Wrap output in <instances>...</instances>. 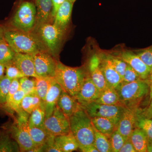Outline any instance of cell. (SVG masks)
<instances>
[{
    "label": "cell",
    "mask_w": 152,
    "mask_h": 152,
    "mask_svg": "<svg viewBox=\"0 0 152 152\" xmlns=\"http://www.w3.org/2000/svg\"><path fill=\"white\" fill-rule=\"evenodd\" d=\"M57 107L66 116L69 118L81 106L78 102L75 97L71 96L63 90L57 102Z\"/></svg>",
    "instance_id": "obj_19"
},
{
    "label": "cell",
    "mask_w": 152,
    "mask_h": 152,
    "mask_svg": "<svg viewBox=\"0 0 152 152\" xmlns=\"http://www.w3.org/2000/svg\"><path fill=\"white\" fill-rule=\"evenodd\" d=\"M88 69L89 75L94 83L101 91H102L108 86L101 69L99 57L96 54L90 58Z\"/></svg>",
    "instance_id": "obj_15"
},
{
    "label": "cell",
    "mask_w": 152,
    "mask_h": 152,
    "mask_svg": "<svg viewBox=\"0 0 152 152\" xmlns=\"http://www.w3.org/2000/svg\"><path fill=\"white\" fill-rule=\"evenodd\" d=\"M63 90L61 86L57 83L55 78L54 79L44 102L45 118L50 116L53 113L56 107L57 102Z\"/></svg>",
    "instance_id": "obj_18"
},
{
    "label": "cell",
    "mask_w": 152,
    "mask_h": 152,
    "mask_svg": "<svg viewBox=\"0 0 152 152\" xmlns=\"http://www.w3.org/2000/svg\"><path fill=\"white\" fill-rule=\"evenodd\" d=\"M138 108L126 107L117 125V130L126 140L129 138L131 134L136 128Z\"/></svg>",
    "instance_id": "obj_12"
},
{
    "label": "cell",
    "mask_w": 152,
    "mask_h": 152,
    "mask_svg": "<svg viewBox=\"0 0 152 152\" xmlns=\"http://www.w3.org/2000/svg\"><path fill=\"white\" fill-rule=\"evenodd\" d=\"M37 16L35 26L37 30L41 25L48 23L50 17L52 16V0H37Z\"/></svg>",
    "instance_id": "obj_21"
},
{
    "label": "cell",
    "mask_w": 152,
    "mask_h": 152,
    "mask_svg": "<svg viewBox=\"0 0 152 152\" xmlns=\"http://www.w3.org/2000/svg\"><path fill=\"white\" fill-rule=\"evenodd\" d=\"M151 95H152V86L151 87Z\"/></svg>",
    "instance_id": "obj_50"
},
{
    "label": "cell",
    "mask_w": 152,
    "mask_h": 152,
    "mask_svg": "<svg viewBox=\"0 0 152 152\" xmlns=\"http://www.w3.org/2000/svg\"><path fill=\"white\" fill-rule=\"evenodd\" d=\"M44 126L50 134L54 137L66 134L71 132L69 118L57 106L52 115L46 118Z\"/></svg>",
    "instance_id": "obj_9"
},
{
    "label": "cell",
    "mask_w": 152,
    "mask_h": 152,
    "mask_svg": "<svg viewBox=\"0 0 152 152\" xmlns=\"http://www.w3.org/2000/svg\"><path fill=\"white\" fill-rule=\"evenodd\" d=\"M36 16L37 9L34 4L30 2H24L17 9L11 24L15 29L31 32L35 26Z\"/></svg>",
    "instance_id": "obj_6"
},
{
    "label": "cell",
    "mask_w": 152,
    "mask_h": 152,
    "mask_svg": "<svg viewBox=\"0 0 152 152\" xmlns=\"http://www.w3.org/2000/svg\"><path fill=\"white\" fill-rule=\"evenodd\" d=\"M150 68L152 66V46L143 50L137 54Z\"/></svg>",
    "instance_id": "obj_40"
},
{
    "label": "cell",
    "mask_w": 152,
    "mask_h": 152,
    "mask_svg": "<svg viewBox=\"0 0 152 152\" xmlns=\"http://www.w3.org/2000/svg\"><path fill=\"white\" fill-rule=\"evenodd\" d=\"M147 152H152V140H148V141Z\"/></svg>",
    "instance_id": "obj_48"
},
{
    "label": "cell",
    "mask_w": 152,
    "mask_h": 152,
    "mask_svg": "<svg viewBox=\"0 0 152 152\" xmlns=\"http://www.w3.org/2000/svg\"><path fill=\"white\" fill-rule=\"evenodd\" d=\"M65 1L66 0H52V10L51 15L52 17L55 18L58 10Z\"/></svg>",
    "instance_id": "obj_43"
},
{
    "label": "cell",
    "mask_w": 152,
    "mask_h": 152,
    "mask_svg": "<svg viewBox=\"0 0 152 152\" xmlns=\"http://www.w3.org/2000/svg\"><path fill=\"white\" fill-rule=\"evenodd\" d=\"M115 89L124 107L138 108L149 93L151 86L148 80H140L129 83L122 82Z\"/></svg>",
    "instance_id": "obj_3"
},
{
    "label": "cell",
    "mask_w": 152,
    "mask_h": 152,
    "mask_svg": "<svg viewBox=\"0 0 152 152\" xmlns=\"http://www.w3.org/2000/svg\"><path fill=\"white\" fill-rule=\"evenodd\" d=\"M4 32L2 27L0 26V42L4 39Z\"/></svg>",
    "instance_id": "obj_47"
},
{
    "label": "cell",
    "mask_w": 152,
    "mask_h": 152,
    "mask_svg": "<svg viewBox=\"0 0 152 152\" xmlns=\"http://www.w3.org/2000/svg\"><path fill=\"white\" fill-rule=\"evenodd\" d=\"M142 80L138 74L129 65L127 64L125 70L122 82L129 83Z\"/></svg>",
    "instance_id": "obj_39"
},
{
    "label": "cell",
    "mask_w": 152,
    "mask_h": 152,
    "mask_svg": "<svg viewBox=\"0 0 152 152\" xmlns=\"http://www.w3.org/2000/svg\"><path fill=\"white\" fill-rule=\"evenodd\" d=\"M15 53L5 39L0 42V63L6 65L12 61Z\"/></svg>",
    "instance_id": "obj_31"
},
{
    "label": "cell",
    "mask_w": 152,
    "mask_h": 152,
    "mask_svg": "<svg viewBox=\"0 0 152 152\" xmlns=\"http://www.w3.org/2000/svg\"><path fill=\"white\" fill-rule=\"evenodd\" d=\"M148 81L149 83L150 84V86H152V66L151 68V72H150V74L149 75V76L148 78Z\"/></svg>",
    "instance_id": "obj_49"
},
{
    "label": "cell",
    "mask_w": 152,
    "mask_h": 152,
    "mask_svg": "<svg viewBox=\"0 0 152 152\" xmlns=\"http://www.w3.org/2000/svg\"><path fill=\"white\" fill-rule=\"evenodd\" d=\"M119 58L132 67L142 80H147L148 78L151 69L145 64L137 55L125 51L121 53Z\"/></svg>",
    "instance_id": "obj_14"
},
{
    "label": "cell",
    "mask_w": 152,
    "mask_h": 152,
    "mask_svg": "<svg viewBox=\"0 0 152 152\" xmlns=\"http://www.w3.org/2000/svg\"><path fill=\"white\" fill-rule=\"evenodd\" d=\"M20 89V88L19 79H16L12 80L9 88L8 93L7 96L5 104L8 103L10 101L13 95Z\"/></svg>",
    "instance_id": "obj_41"
},
{
    "label": "cell",
    "mask_w": 152,
    "mask_h": 152,
    "mask_svg": "<svg viewBox=\"0 0 152 152\" xmlns=\"http://www.w3.org/2000/svg\"><path fill=\"white\" fill-rule=\"evenodd\" d=\"M136 127L143 131L148 140H152V118H145L140 114L139 108L137 111Z\"/></svg>",
    "instance_id": "obj_33"
},
{
    "label": "cell",
    "mask_w": 152,
    "mask_h": 152,
    "mask_svg": "<svg viewBox=\"0 0 152 152\" xmlns=\"http://www.w3.org/2000/svg\"><path fill=\"white\" fill-rule=\"evenodd\" d=\"M13 62L26 77H39L36 73L32 55L16 53Z\"/></svg>",
    "instance_id": "obj_16"
},
{
    "label": "cell",
    "mask_w": 152,
    "mask_h": 152,
    "mask_svg": "<svg viewBox=\"0 0 152 152\" xmlns=\"http://www.w3.org/2000/svg\"><path fill=\"white\" fill-rule=\"evenodd\" d=\"M36 73L38 77L54 78L58 61L46 51H39L32 55Z\"/></svg>",
    "instance_id": "obj_10"
},
{
    "label": "cell",
    "mask_w": 152,
    "mask_h": 152,
    "mask_svg": "<svg viewBox=\"0 0 152 152\" xmlns=\"http://www.w3.org/2000/svg\"><path fill=\"white\" fill-rule=\"evenodd\" d=\"M26 95L23 91L20 89L13 95L10 101L4 106L20 115L24 112L22 108L21 104L23 99Z\"/></svg>",
    "instance_id": "obj_32"
},
{
    "label": "cell",
    "mask_w": 152,
    "mask_h": 152,
    "mask_svg": "<svg viewBox=\"0 0 152 152\" xmlns=\"http://www.w3.org/2000/svg\"><path fill=\"white\" fill-rule=\"evenodd\" d=\"M73 3L75 2V1L76 0H70Z\"/></svg>",
    "instance_id": "obj_51"
},
{
    "label": "cell",
    "mask_w": 152,
    "mask_h": 152,
    "mask_svg": "<svg viewBox=\"0 0 152 152\" xmlns=\"http://www.w3.org/2000/svg\"><path fill=\"white\" fill-rule=\"evenodd\" d=\"M28 128L30 137L35 146L34 148L31 152H45L46 145L53 136L50 134L44 128L30 126L28 125Z\"/></svg>",
    "instance_id": "obj_17"
},
{
    "label": "cell",
    "mask_w": 152,
    "mask_h": 152,
    "mask_svg": "<svg viewBox=\"0 0 152 152\" xmlns=\"http://www.w3.org/2000/svg\"><path fill=\"white\" fill-rule=\"evenodd\" d=\"M44 104L36 93L25 95L21 104L22 108L28 114H31L35 109Z\"/></svg>",
    "instance_id": "obj_27"
},
{
    "label": "cell",
    "mask_w": 152,
    "mask_h": 152,
    "mask_svg": "<svg viewBox=\"0 0 152 152\" xmlns=\"http://www.w3.org/2000/svg\"><path fill=\"white\" fill-rule=\"evenodd\" d=\"M54 142L62 152H72L79 149L78 143L71 132L56 136Z\"/></svg>",
    "instance_id": "obj_22"
},
{
    "label": "cell",
    "mask_w": 152,
    "mask_h": 152,
    "mask_svg": "<svg viewBox=\"0 0 152 152\" xmlns=\"http://www.w3.org/2000/svg\"><path fill=\"white\" fill-rule=\"evenodd\" d=\"M6 70V66L4 64L0 63V80L4 76L5 72Z\"/></svg>",
    "instance_id": "obj_46"
},
{
    "label": "cell",
    "mask_w": 152,
    "mask_h": 152,
    "mask_svg": "<svg viewBox=\"0 0 152 152\" xmlns=\"http://www.w3.org/2000/svg\"><path fill=\"white\" fill-rule=\"evenodd\" d=\"M139 112L140 115L145 118H152V100L149 106L145 110H140L139 109Z\"/></svg>",
    "instance_id": "obj_44"
},
{
    "label": "cell",
    "mask_w": 152,
    "mask_h": 152,
    "mask_svg": "<svg viewBox=\"0 0 152 152\" xmlns=\"http://www.w3.org/2000/svg\"><path fill=\"white\" fill-rule=\"evenodd\" d=\"M91 118L94 127L108 138L117 129L116 124L110 119L103 117H95Z\"/></svg>",
    "instance_id": "obj_23"
},
{
    "label": "cell",
    "mask_w": 152,
    "mask_h": 152,
    "mask_svg": "<svg viewBox=\"0 0 152 152\" xmlns=\"http://www.w3.org/2000/svg\"><path fill=\"white\" fill-rule=\"evenodd\" d=\"M102 91L94 83L89 75H88L83 84L75 98L81 107L96 102L99 97Z\"/></svg>",
    "instance_id": "obj_11"
},
{
    "label": "cell",
    "mask_w": 152,
    "mask_h": 152,
    "mask_svg": "<svg viewBox=\"0 0 152 152\" xmlns=\"http://www.w3.org/2000/svg\"><path fill=\"white\" fill-rule=\"evenodd\" d=\"M109 139L112 152H119L120 149L126 140L117 130L112 134Z\"/></svg>",
    "instance_id": "obj_34"
},
{
    "label": "cell",
    "mask_w": 152,
    "mask_h": 152,
    "mask_svg": "<svg viewBox=\"0 0 152 152\" xmlns=\"http://www.w3.org/2000/svg\"><path fill=\"white\" fill-rule=\"evenodd\" d=\"M6 76L8 78L12 80L20 79L25 77L24 75L13 62V61L6 65Z\"/></svg>",
    "instance_id": "obj_37"
},
{
    "label": "cell",
    "mask_w": 152,
    "mask_h": 152,
    "mask_svg": "<svg viewBox=\"0 0 152 152\" xmlns=\"http://www.w3.org/2000/svg\"><path fill=\"white\" fill-rule=\"evenodd\" d=\"M94 145L99 152H112L109 138L94 127Z\"/></svg>",
    "instance_id": "obj_30"
},
{
    "label": "cell",
    "mask_w": 152,
    "mask_h": 152,
    "mask_svg": "<svg viewBox=\"0 0 152 152\" xmlns=\"http://www.w3.org/2000/svg\"><path fill=\"white\" fill-rule=\"evenodd\" d=\"M73 3L70 0H66L55 16L54 24L63 31H65L69 22Z\"/></svg>",
    "instance_id": "obj_20"
},
{
    "label": "cell",
    "mask_w": 152,
    "mask_h": 152,
    "mask_svg": "<svg viewBox=\"0 0 152 152\" xmlns=\"http://www.w3.org/2000/svg\"><path fill=\"white\" fill-rule=\"evenodd\" d=\"M79 149L83 152H99L94 145L79 146Z\"/></svg>",
    "instance_id": "obj_45"
},
{
    "label": "cell",
    "mask_w": 152,
    "mask_h": 152,
    "mask_svg": "<svg viewBox=\"0 0 152 152\" xmlns=\"http://www.w3.org/2000/svg\"><path fill=\"white\" fill-rule=\"evenodd\" d=\"M82 108L91 118L103 117L113 121L118 125L126 107L124 106L109 105L93 102Z\"/></svg>",
    "instance_id": "obj_8"
},
{
    "label": "cell",
    "mask_w": 152,
    "mask_h": 152,
    "mask_svg": "<svg viewBox=\"0 0 152 152\" xmlns=\"http://www.w3.org/2000/svg\"><path fill=\"white\" fill-rule=\"evenodd\" d=\"M99 56L101 69L107 85L109 86L116 88L122 82V79L114 69L108 55L102 54Z\"/></svg>",
    "instance_id": "obj_13"
},
{
    "label": "cell",
    "mask_w": 152,
    "mask_h": 152,
    "mask_svg": "<svg viewBox=\"0 0 152 152\" xmlns=\"http://www.w3.org/2000/svg\"><path fill=\"white\" fill-rule=\"evenodd\" d=\"M119 152H137L129 138L126 140Z\"/></svg>",
    "instance_id": "obj_42"
},
{
    "label": "cell",
    "mask_w": 152,
    "mask_h": 152,
    "mask_svg": "<svg viewBox=\"0 0 152 152\" xmlns=\"http://www.w3.org/2000/svg\"><path fill=\"white\" fill-rule=\"evenodd\" d=\"M19 81L20 90L23 91L26 95L36 93L35 78L30 79L29 77L25 76L19 79Z\"/></svg>",
    "instance_id": "obj_35"
},
{
    "label": "cell",
    "mask_w": 152,
    "mask_h": 152,
    "mask_svg": "<svg viewBox=\"0 0 152 152\" xmlns=\"http://www.w3.org/2000/svg\"><path fill=\"white\" fill-rule=\"evenodd\" d=\"M35 78L36 94L44 104L47 94L54 78L39 77Z\"/></svg>",
    "instance_id": "obj_29"
},
{
    "label": "cell",
    "mask_w": 152,
    "mask_h": 152,
    "mask_svg": "<svg viewBox=\"0 0 152 152\" xmlns=\"http://www.w3.org/2000/svg\"><path fill=\"white\" fill-rule=\"evenodd\" d=\"M12 80L6 75L0 80V106L4 105L6 103Z\"/></svg>",
    "instance_id": "obj_36"
},
{
    "label": "cell",
    "mask_w": 152,
    "mask_h": 152,
    "mask_svg": "<svg viewBox=\"0 0 152 152\" xmlns=\"http://www.w3.org/2000/svg\"><path fill=\"white\" fill-rule=\"evenodd\" d=\"M108 56L114 69L121 76L123 81V77L127 64L119 57L114 56L111 55H108Z\"/></svg>",
    "instance_id": "obj_38"
},
{
    "label": "cell",
    "mask_w": 152,
    "mask_h": 152,
    "mask_svg": "<svg viewBox=\"0 0 152 152\" xmlns=\"http://www.w3.org/2000/svg\"><path fill=\"white\" fill-rule=\"evenodd\" d=\"M26 114L20 115V118L13 124L4 127L5 130L18 144L20 152H31L35 146L28 131V120Z\"/></svg>",
    "instance_id": "obj_5"
},
{
    "label": "cell",
    "mask_w": 152,
    "mask_h": 152,
    "mask_svg": "<svg viewBox=\"0 0 152 152\" xmlns=\"http://www.w3.org/2000/svg\"><path fill=\"white\" fill-rule=\"evenodd\" d=\"M4 39L16 53L33 55L39 51H46V47L38 35L15 29L5 31Z\"/></svg>",
    "instance_id": "obj_1"
},
{
    "label": "cell",
    "mask_w": 152,
    "mask_h": 152,
    "mask_svg": "<svg viewBox=\"0 0 152 152\" xmlns=\"http://www.w3.org/2000/svg\"><path fill=\"white\" fill-rule=\"evenodd\" d=\"M37 35L53 56H56L64 31L49 23L41 25L36 30Z\"/></svg>",
    "instance_id": "obj_7"
},
{
    "label": "cell",
    "mask_w": 152,
    "mask_h": 152,
    "mask_svg": "<svg viewBox=\"0 0 152 152\" xmlns=\"http://www.w3.org/2000/svg\"><path fill=\"white\" fill-rule=\"evenodd\" d=\"M137 152H146L148 139L143 131L136 127L129 137Z\"/></svg>",
    "instance_id": "obj_25"
},
{
    "label": "cell",
    "mask_w": 152,
    "mask_h": 152,
    "mask_svg": "<svg viewBox=\"0 0 152 152\" xmlns=\"http://www.w3.org/2000/svg\"><path fill=\"white\" fill-rule=\"evenodd\" d=\"M20 152L18 143L7 131H0V152Z\"/></svg>",
    "instance_id": "obj_26"
},
{
    "label": "cell",
    "mask_w": 152,
    "mask_h": 152,
    "mask_svg": "<svg viewBox=\"0 0 152 152\" xmlns=\"http://www.w3.org/2000/svg\"><path fill=\"white\" fill-rule=\"evenodd\" d=\"M82 67H71L58 62L54 78L64 91L73 96L78 93L87 77Z\"/></svg>",
    "instance_id": "obj_2"
},
{
    "label": "cell",
    "mask_w": 152,
    "mask_h": 152,
    "mask_svg": "<svg viewBox=\"0 0 152 152\" xmlns=\"http://www.w3.org/2000/svg\"><path fill=\"white\" fill-rule=\"evenodd\" d=\"M71 133L79 146L94 145V132L91 118L82 108L69 118Z\"/></svg>",
    "instance_id": "obj_4"
},
{
    "label": "cell",
    "mask_w": 152,
    "mask_h": 152,
    "mask_svg": "<svg viewBox=\"0 0 152 152\" xmlns=\"http://www.w3.org/2000/svg\"><path fill=\"white\" fill-rule=\"evenodd\" d=\"M28 120V125L30 126L44 128L46 115L44 104L35 109L31 114Z\"/></svg>",
    "instance_id": "obj_28"
},
{
    "label": "cell",
    "mask_w": 152,
    "mask_h": 152,
    "mask_svg": "<svg viewBox=\"0 0 152 152\" xmlns=\"http://www.w3.org/2000/svg\"><path fill=\"white\" fill-rule=\"evenodd\" d=\"M95 102L109 105L124 106L120 101L119 96L116 90L109 86L102 92L99 97Z\"/></svg>",
    "instance_id": "obj_24"
}]
</instances>
